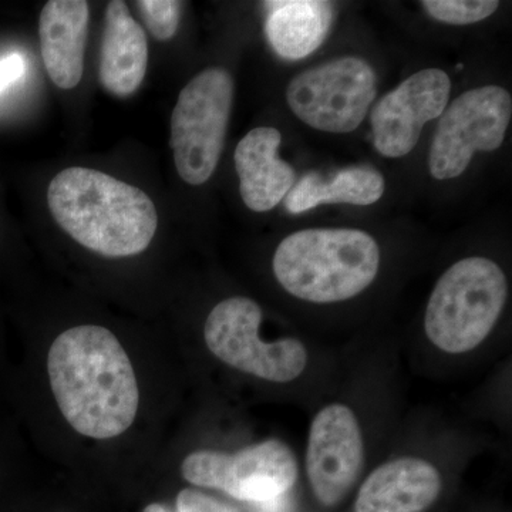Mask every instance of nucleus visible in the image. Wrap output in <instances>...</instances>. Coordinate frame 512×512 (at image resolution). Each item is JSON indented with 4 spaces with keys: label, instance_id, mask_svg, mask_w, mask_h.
I'll return each instance as SVG.
<instances>
[{
    "label": "nucleus",
    "instance_id": "3",
    "mask_svg": "<svg viewBox=\"0 0 512 512\" xmlns=\"http://www.w3.org/2000/svg\"><path fill=\"white\" fill-rule=\"evenodd\" d=\"M272 266L279 284L295 298L343 302L373 284L380 249L375 238L360 229H303L278 245Z\"/></svg>",
    "mask_w": 512,
    "mask_h": 512
},
{
    "label": "nucleus",
    "instance_id": "8",
    "mask_svg": "<svg viewBox=\"0 0 512 512\" xmlns=\"http://www.w3.org/2000/svg\"><path fill=\"white\" fill-rule=\"evenodd\" d=\"M512 116L511 94L500 86H481L451 101L440 116L431 143L429 170L434 180L460 177L477 151L503 146Z\"/></svg>",
    "mask_w": 512,
    "mask_h": 512
},
{
    "label": "nucleus",
    "instance_id": "7",
    "mask_svg": "<svg viewBox=\"0 0 512 512\" xmlns=\"http://www.w3.org/2000/svg\"><path fill=\"white\" fill-rule=\"evenodd\" d=\"M376 94L373 67L359 57L346 56L296 74L286 89V101L309 127L346 134L363 123Z\"/></svg>",
    "mask_w": 512,
    "mask_h": 512
},
{
    "label": "nucleus",
    "instance_id": "16",
    "mask_svg": "<svg viewBox=\"0 0 512 512\" xmlns=\"http://www.w3.org/2000/svg\"><path fill=\"white\" fill-rule=\"evenodd\" d=\"M265 32L276 55L301 60L322 46L333 23L335 9L323 0L266 2Z\"/></svg>",
    "mask_w": 512,
    "mask_h": 512
},
{
    "label": "nucleus",
    "instance_id": "17",
    "mask_svg": "<svg viewBox=\"0 0 512 512\" xmlns=\"http://www.w3.org/2000/svg\"><path fill=\"white\" fill-rule=\"evenodd\" d=\"M384 178L369 165L343 168L326 180L318 173L303 175L285 197L286 210L302 214L323 204H375L383 197Z\"/></svg>",
    "mask_w": 512,
    "mask_h": 512
},
{
    "label": "nucleus",
    "instance_id": "11",
    "mask_svg": "<svg viewBox=\"0 0 512 512\" xmlns=\"http://www.w3.org/2000/svg\"><path fill=\"white\" fill-rule=\"evenodd\" d=\"M450 93L451 80L446 72L424 69L382 97L370 113L377 153L386 158L412 153L423 127L446 110Z\"/></svg>",
    "mask_w": 512,
    "mask_h": 512
},
{
    "label": "nucleus",
    "instance_id": "10",
    "mask_svg": "<svg viewBox=\"0 0 512 512\" xmlns=\"http://www.w3.org/2000/svg\"><path fill=\"white\" fill-rule=\"evenodd\" d=\"M365 444L356 414L345 404L323 407L309 430L306 474L325 507L338 505L362 473Z\"/></svg>",
    "mask_w": 512,
    "mask_h": 512
},
{
    "label": "nucleus",
    "instance_id": "13",
    "mask_svg": "<svg viewBox=\"0 0 512 512\" xmlns=\"http://www.w3.org/2000/svg\"><path fill=\"white\" fill-rule=\"evenodd\" d=\"M441 493L439 470L417 457L377 467L360 487L355 512H423Z\"/></svg>",
    "mask_w": 512,
    "mask_h": 512
},
{
    "label": "nucleus",
    "instance_id": "5",
    "mask_svg": "<svg viewBox=\"0 0 512 512\" xmlns=\"http://www.w3.org/2000/svg\"><path fill=\"white\" fill-rule=\"evenodd\" d=\"M234 101V80L211 67L181 90L171 116L174 163L185 183H207L220 163Z\"/></svg>",
    "mask_w": 512,
    "mask_h": 512
},
{
    "label": "nucleus",
    "instance_id": "22",
    "mask_svg": "<svg viewBox=\"0 0 512 512\" xmlns=\"http://www.w3.org/2000/svg\"><path fill=\"white\" fill-rule=\"evenodd\" d=\"M143 512H171V511L168 510V507H165V505H163V504L154 503V504L147 505V507L144 508Z\"/></svg>",
    "mask_w": 512,
    "mask_h": 512
},
{
    "label": "nucleus",
    "instance_id": "15",
    "mask_svg": "<svg viewBox=\"0 0 512 512\" xmlns=\"http://www.w3.org/2000/svg\"><path fill=\"white\" fill-rule=\"evenodd\" d=\"M147 66L146 32L128 12L126 2L111 0L106 9L101 42V86L113 96H131L140 89Z\"/></svg>",
    "mask_w": 512,
    "mask_h": 512
},
{
    "label": "nucleus",
    "instance_id": "1",
    "mask_svg": "<svg viewBox=\"0 0 512 512\" xmlns=\"http://www.w3.org/2000/svg\"><path fill=\"white\" fill-rule=\"evenodd\" d=\"M47 372L64 419L82 436L109 440L133 426L140 392L130 357L103 326H76L57 336Z\"/></svg>",
    "mask_w": 512,
    "mask_h": 512
},
{
    "label": "nucleus",
    "instance_id": "2",
    "mask_svg": "<svg viewBox=\"0 0 512 512\" xmlns=\"http://www.w3.org/2000/svg\"><path fill=\"white\" fill-rule=\"evenodd\" d=\"M47 204L74 241L109 258L141 254L157 232L156 205L146 192L92 168L57 174L47 188Z\"/></svg>",
    "mask_w": 512,
    "mask_h": 512
},
{
    "label": "nucleus",
    "instance_id": "9",
    "mask_svg": "<svg viewBox=\"0 0 512 512\" xmlns=\"http://www.w3.org/2000/svg\"><path fill=\"white\" fill-rule=\"evenodd\" d=\"M181 473L188 483L215 488L241 501L268 503L288 493L298 480L295 454L281 440H265L227 454L194 451L185 457Z\"/></svg>",
    "mask_w": 512,
    "mask_h": 512
},
{
    "label": "nucleus",
    "instance_id": "6",
    "mask_svg": "<svg viewBox=\"0 0 512 512\" xmlns=\"http://www.w3.org/2000/svg\"><path fill=\"white\" fill-rule=\"evenodd\" d=\"M262 309L244 296L218 303L205 322L208 349L225 365L239 372L274 383L298 379L308 365V352L301 340L264 342L259 336Z\"/></svg>",
    "mask_w": 512,
    "mask_h": 512
},
{
    "label": "nucleus",
    "instance_id": "4",
    "mask_svg": "<svg viewBox=\"0 0 512 512\" xmlns=\"http://www.w3.org/2000/svg\"><path fill=\"white\" fill-rule=\"evenodd\" d=\"M507 298V278L500 266L484 256L461 259L431 292L424 316L427 338L451 355L471 352L490 335Z\"/></svg>",
    "mask_w": 512,
    "mask_h": 512
},
{
    "label": "nucleus",
    "instance_id": "14",
    "mask_svg": "<svg viewBox=\"0 0 512 512\" xmlns=\"http://www.w3.org/2000/svg\"><path fill=\"white\" fill-rule=\"evenodd\" d=\"M89 19V3L84 0H50L40 13L43 63L60 89H74L82 82Z\"/></svg>",
    "mask_w": 512,
    "mask_h": 512
},
{
    "label": "nucleus",
    "instance_id": "21",
    "mask_svg": "<svg viewBox=\"0 0 512 512\" xmlns=\"http://www.w3.org/2000/svg\"><path fill=\"white\" fill-rule=\"evenodd\" d=\"M26 63L20 55H10L0 60V93L25 74Z\"/></svg>",
    "mask_w": 512,
    "mask_h": 512
},
{
    "label": "nucleus",
    "instance_id": "18",
    "mask_svg": "<svg viewBox=\"0 0 512 512\" xmlns=\"http://www.w3.org/2000/svg\"><path fill=\"white\" fill-rule=\"evenodd\" d=\"M424 10L431 18L447 25H473L490 18L500 6L495 0H424Z\"/></svg>",
    "mask_w": 512,
    "mask_h": 512
},
{
    "label": "nucleus",
    "instance_id": "12",
    "mask_svg": "<svg viewBox=\"0 0 512 512\" xmlns=\"http://www.w3.org/2000/svg\"><path fill=\"white\" fill-rule=\"evenodd\" d=\"M281 131L274 127H258L249 131L235 148V170L239 192L249 210H274L296 183L291 164L279 157Z\"/></svg>",
    "mask_w": 512,
    "mask_h": 512
},
{
    "label": "nucleus",
    "instance_id": "20",
    "mask_svg": "<svg viewBox=\"0 0 512 512\" xmlns=\"http://www.w3.org/2000/svg\"><path fill=\"white\" fill-rule=\"evenodd\" d=\"M175 512H238L231 505L215 500L201 491L185 488L177 497Z\"/></svg>",
    "mask_w": 512,
    "mask_h": 512
},
{
    "label": "nucleus",
    "instance_id": "19",
    "mask_svg": "<svg viewBox=\"0 0 512 512\" xmlns=\"http://www.w3.org/2000/svg\"><path fill=\"white\" fill-rule=\"evenodd\" d=\"M151 35L161 42L173 39L180 25L183 2L177 0H140L136 3Z\"/></svg>",
    "mask_w": 512,
    "mask_h": 512
}]
</instances>
